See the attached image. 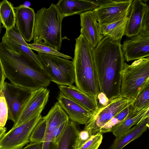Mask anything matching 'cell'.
Instances as JSON below:
<instances>
[{
  "label": "cell",
  "instance_id": "cell-1",
  "mask_svg": "<svg viewBox=\"0 0 149 149\" xmlns=\"http://www.w3.org/2000/svg\"><path fill=\"white\" fill-rule=\"evenodd\" d=\"M93 54L100 92L109 101L120 97L125 63L120 43L104 37L93 48Z\"/></svg>",
  "mask_w": 149,
  "mask_h": 149
},
{
  "label": "cell",
  "instance_id": "cell-2",
  "mask_svg": "<svg viewBox=\"0 0 149 149\" xmlns=\"http://www.w3.org/2000/svg\"><path fill=\"white\" fill-rule=\"evenodd\" d=\"M0 60L6 78L13 84L33 91L47 88L50 83L45 71L29 55L2 41L0 43Z\"/></svg>",
  "mask_w": 149,
  "mask_h": 149
},
{
  "label": "cell",
  "instance_id": "cell-3",
  "mask_svg": "<svg viewBox=\"0 0 149 149\" xmlns=\"http://www.w3.org/2000/svg\"><path fill=\"white\" fill-rule=\"evenodd\" d=\"M73 59L76 87L98 102L100 91L95 73L93 48L83 36L75 39Z\"/></svg>",
  "mask_w": 149,
  "mask_h": 149
},
{
  "label": "cell",
  "instance_id": "cell-4",
  "mask_svg": "<svg viewBox=\"0 0 149 149\" xmlns=\"http://www.w3.org/2000/svg\"><path fill=\"white\" fill-rule=\"evenodd\" d=\"M64 18L56 4L48 8L43 7L36 14L33 43L53 47L60 50L63 40L62 25Z\"/></svg>",
  "mask_w": 149,
  "mask_h": 149
},
{
  "label": "cell",
  "instance_id": "cell-5",
  "mask_svg": "<svg viewBox=\"0 0 149 149\" xmlns=\"http://www.w3.org/2000/svg\"><path fill=\"white\" fill-rule=\"evenodd\" d=\"M149 81V57L137 60L131 65L125 62L122 72L120 96L135 100Z\"/></svg>",
  "mask_w": 149,
  "mask_h": 149
},
{
  "label": "cell",
  "instance_id": "cell-6",
  "mask_svg": "<svg viewBox=\"0 0 149 149\" xmlns=\"http://www.w3.org/2000/svg\"><path fill=\"white\" fill-rule=\"evenodd\" d=\"M38 53L44 70L51 81L58 85H73L75 74L72 61L56 56Z\"/></svg>",
  "mask_w": 149,
  "mask_h": 149
},
{
  "label": "cell",
  "instance_id": "cell-7",
  "mask_svg": "<svg viewBox=\"0 0 149 149\" xmlns=\"http://www.w3.org/2000/svg\"><path fill=\"white\" fill-rule=\"evenodd\" d=\"M134 101L120 96L110 100L105 106L98 107L93 112L91 117L85 125L84 129L91 135L100 132L106 123Z\"/></svg>",
  "mask_w": 149,
  "mask_h": 149
},
{
  "label": "cell",
  "instance_id": "cell-8",
  "mask_svg": "<svg viewBox=\"0 0 149 149\" xmlns=\"http://www.w3.org/2000/svg\"><path fill=\"white\" fill-rule=\"evenodd\" d=\"M41 113L5 133L0 139V149H21L29 143L32 132L42 118Z\"/></svg>",
  "mask_w": 149,
  "mask_h": 149
},
{
  "label": "cell",
  "instance_id": "cell-9",
  "mask_svg": "<svg viewBox=\"0 0 149 149\" xmlns=\"http://www.w3.org/2000/svg\"><path fill=\"white\" fill-rule=\"evenodd\" d=\"M2 91L8 107V119L14 123L32 91L7 82H4Z\"/></svg>",
  "mask_w": 149,
  "mask_h": 149
},
{
  "label": "cell",
  "instance_id": "cell-10",
  "mask_svg": "<svg viewBox=\"0 0 149 149\" xmlns=\"http://www.w3.org/2000/svg\"><path fill=\"white\" fill-rule=\"evenodd\" d=\"M132 0H114L94 11L99 24H109L127 16Z\"/></svg>",
  "mask_w": 149,
  "mask_h": 149
},
{
  "label": "cell",
  "instance_id": "cell-11",
  "mask_svg": "<svg viewBox=\"0 0 149 149\" xmlns=\"http://www.w3.org/2000/svg\"><path fill=\"white\" fill-rule=\"evenodd\" d=\"M49 93V91L47 88L32 91L12 128L20 125L41 112L48 102Z\"/></svg>",
  "mask_w": 149,
  "mask_h": 149
},
{
  "label": "cell",
  "instance_id": "cell-12",
  "mask_svg": "<svg viewBox=\"0 0 149 149\" xmlns=\"http://www.w3.org/2000/svg\"><path fill=\"white\" fill-rule=\"evenodd\" d=\"M125 60L127 62L149 56V35L141 32L128 38L121 45Z\"/></svg>",
  "mask_w": 149,
  "mask_h": 149
},
{
  "label": "cell",
  "instance_id": "cell-13",
  "mask_svg": "<svg viewBox=\"0 0 149 149\" xmlns=\"http://www.w3.org/2000/svg\"><path fill=\"white\" fill-rule=\"evenodd\" d=\"M16 27L24 40L27 42L33 40L36 13L33 9L23 4L14 7Z\"/></svg>",
  "mask_w": 149,
  "mask_h": 149
},
{
  "label": "cell",
  "instance_id": "cell-14",
  "mask_svg": "<svg viewBox=\"0 0 149 149\" xmlns=\"http://www.w3.org/2000/svg\"><path fill=\"white\" fill-rule=\"evenodd\" d=\"M81 29L80 35L88 42L92 48L95 47L104 37L100 33L99 24L94 10L80 14Z\"/></svg>",
  "mask_w": 149,
  "mask_h": 149
},
{
  "label": "cell",
  "instance_id": "cell-15",
  "mask_svg": "<svg viewBox=\"0 0 149 149\" xmlns=\"http://www.w3.org/2000/svg\"><path fill=\"white\" fill-rule=\"evenodd\" d=\"M57 100L70 119L76 123L85 125L92 115L93 112L61 94H59Z\"/></svg>",
  "mask_w": 149,
  "mask_h": 149
},
{
  "label": "cell",
  "instance_id": "cell-16",
  "mask_svg": "<svg viewBox=\"0 0 149 149\" xmlns=\"http://www.w3.org/2000/svg\"><path fill=\"white\" fill-rule=\"evenodd\" d=\"M148 6L143 1L133 0L127 16L128 19L125 34L127 38L140 33L142 17Z\"/></svg>",
  "mask_w": 149,
  "mask_h": 149
},
{
  "label": "cell",
  "instance_id": "cell-17",
  "mask_svg": "<svg viewBox=\"0 0 149 149\" xmlns=\"http://www.w3.org/2000/svg\"><path fill=\"white\" fill-rule=\"evenodd\" d=\"M59 94L72 100L87 109L94 111L98 108V102L73 85H58Z\"/></svg>",
  "mask_w": 149,
  "mask_h": 149
},
{
  "label": "cell",
  "instance_id": "cell-18",
  "mask_svg": "<svg viewBox=\"0 0 149 149\" xmlns=\"http://www.w3.org/2000/svg\"><path fill=\"white\" fill-rule=\"evenodd\" d=\"M56 5L64 18L93 10L97 8L90 0H61Z\"/></svg>",
  "mask_w": 149,
  "mask_h": 149
},
{
  "label": "cell",
  "instance_id": "cell-19",
  "mask_svg": "<svg viewBox=\"0 0 149 149\" xmlns=\"http://www.w3.org/2000/svg\"><path fill=\"white\" fill-rule=\"evenodd\" d=\"M149 117L136 124L121 134L116 137L109 149H122L131 141L137 139L149 127Z\"/></svg>",
  "mask_w": 149,
  "mask_h": 149
},
{
  "label": "cell",
  "instance_id": "cell-20",
  "mask_svg": "<svg viewBox=\"0 0 149 149\" xmlns=\"http://www.w3.org/2000/svg\"><path fill=\"white\" fill-rule=\"evenodd\" d=\"M79 131L76 123L69 119L58 141L56 149H76Z\"/></svg>",
  "mask_w": 149,
  "mask_h": 149
},
{
  "label": "cell",
  "instance_id": "cell-21",
  "mask_svg": "<svg viewBox=\"0 0 149 149\" xmlns=\"http://www.w3.org/2000/svg\"><path fill=\"white\" fill-rule=\"evenodd\" d=\"M128 19L127 16L118 21L109 24H99L101 34L109 38L112 40L120 43L125 35Z\"/></svg>",
  "mask_w": 149,
  "mask_h": 149
},
{
  "label": "cell",
  "instance_id": "cell-22",
  "mask_svg": "<svg viewBox=\"0 0 149 149\" xmlns=\"http://www.w3.org/2000/svg\"><path fill=\"white\" fill-rule=\"evenodd\" d=\"M44 117L46 122V133H51L56 128L69 119L58 102Z\"/></svg>",
  "mask_w": 149,
  "mask_h": 149
},
{
  "label": "cell",
  "instance_id": "cell-23",
  "mask_svg": "<svg viewBox=\"0 0 149 149\" xmlns=\"http://www.w3.org/2000/svg\"><path fill=\"white\" fill-rule=\"evenodd\" d=\"M148 110L149 108L139 111H136L135 108L125 120L114 127L111 130L115 137H117L130 129L134 125L137 124Z\"/></svg>",
  "mask_w": 149,
  "mask_h": 149
},
{
  "label": "cell",
  "instance_id": "cell-24",
  "mask_svg": "<svg viewBox=\"0 0 149 149\" xmlns=\"http://www.w3.org/2000/svg\"><path fill=\"white\" fill-rule=\"evenodd\" d=\"M0 21L2 27L6 30L12 29L15 26V14L13 4L7 0L0 2Z\"/></svg>",
  "mask_w": 149,
  "mask_h": 149
},
{
  "label": "cell",
  "instance_id": "cell-25",
  "mask_svg": "<svg viewBox=\"0 0 149 149\" xmlns=\"http://www.w3.org/2000/svg\"><path fill=\"white\" fill-rule=\"evenodd\" d=\"M136 111L149 108V81L140 91L134 102Z\"/></svg>",
  "mask_w": 149,
  "mask_h": 149
},
{
  "label": "cell",
  "instance_id": "cell-26",
  "mask_svg": "<svg viewBox=\"0 0 149 149\" xmlns=\"http://www.w3.org/2000/svg\"><path fill=\"white\" fill-rule=\"evenodd\" d=\"M46 122L44 117L40 120L29 138L30 143L42 142L46 132Z\"/></svg>",
  "mask_w": 149,
  "mask_h": 149
},
{
  "label": "cell",
  "instance_id": "cell-27",
  "mask_svg": "<svg viewBox=\"0 0 149 149\" xmlns=\"http://www.w3.org/2000/svg\"><path fill=\"white\" fill-rule=\"evenodd\" d=\"M31 49L36 51L38 53L58 56L68 59H72V57L62 53L54 48L45 45L34 43L28 44Z\"/></svg>",
  "mask_w": 149,
  "mask_h": 149
},
{
  "label": "cell",
  "instance_id": "cell-28",
  "mask_svg": "<svg viewBox=\"0 0 149 149\" xmlns=\"http://www.w3.org/2000/svg\"><path fill=\"white\" fill-rule=\"evenodd\" d=\"M103 139L102 133L100 132L92 135L84 144L76 149H98Z\"/></svg>",
  "mask_w": 149,
  "mask_h": 149
},
{
  "label": "cell",
  "instance_id": "cell-29",
  "mask_svg": "<svg viewBox=\"0 0 149 149\" xmlns=\"http://www.w3.org/2000/svg\"><path fill=\"white\" fill-rule=\"evenodd\" d=\"M8 109L5 98L0 88V127H4L8 119Z\"/></svg>",
  "mask_w": 149,
  "mask_h": 149
},
{
  "label": "cell",
  "instance_id": "cell-30",
  "mask_svg": "<svg viewBox=\"0 0 149 149\" xmlns=\"http://www.w3.org/2000/svg\"><path fill=\"white\" fill-rule=\"evenodd\" d=\"M70 119L56 128L51 133V141L57 143Z\"/></svg>",
  "mask_w": 149,
  "mask_h": 149
},
{
  "label": "cell",
  "instance_id": "cell-31",
  "mask_svg": "<svg viewBox=\"0 0 149 149\" xmlns=\"http://www.w3.org/2000/svg\"><path fill=\"white\" fill-rule=\"evenodd\" d=\"M141 32L149 35V5L147 7L142 17L141 22Z\"/></svg>",
  "mask_w": 149,
  "mask_h": 149
},
{
  "label": "cell",
  "instance_id": "cell-32",
  "mask_svg": "<svg viewBox=\"0 0 149 149\" xmlns=\"http://www.w3.org/2000/svg\"><path fill=\"white\" fill-rule=\"evenodd\" d=\"M92 136L88 131L84 129L79 131L77 137L76 148L84 144L91 138Z\"/></svg>",
  "mask_w": 149,
  "mask_h": 149
},
{
  "label": "cell",
  "instance_id": "cell-33",
  "mask_svg": "<svg viewBox=\"0 0 149 149\" xmlns=\"http://www.w3.org/2000/svg\"><path fill=\"white\" fill-rule=\"evenodd\" d=\"M98 107L104 106L108 104L109 100L105 94L102 92H100L97 95Z\"/></svg>",
  "mask_w": 149,
  "mask_h": 149
},
{
  "label": "cell",
  "instance_id": "cell-34",
  "mask_svg": "<svg viewBox=\"0 0 149 149\" xmlns=\"http://www.w3.org/2000/svg\"><path fill=\"white\" fill-rule=\"evenodd\" d=\"M43 142L30 143L21 149H42Z\"/></svg>",
  "mask_w": 149,
  "mask_h": 149
},
{
  "label": "cell",
  "instance_id": "cell-35",
  "mask_svg": "<svg viewBox=\"0 0 149 149\" xmlns=\"http://www.w3.org/2000/svg\"><path fill=\"white\" fill-rule=\"evenodd\" d=\"M6 78L3 66L0 60V88L2 87Z\"/></svg>",
  "mask_w": 149,
  "mask_h": 149
},
{
  "label": "cell",
  "instance_id": "cell-36",
  "mask_svg": "<svg viewBox=\"0 0 149 149\" xmlns=\"http://www.w3.org/2000/svg\"><path fill=\"white\" fill-rule=\"evenodd\" d=\"M112 1V0H98L91 1L97 8L104 4L111 2Z\"/></svg>",
  "mask_w": 149,
  "mask_h": 149
},
{
  "label": "cell",
  "instance_id": "cell-37",
  "mask_svg": "<svg viewBox=\"0 0 149 149\" xmlns=\"http://www.w3.org/2000/svg\"><path fill=\"white\" fill-rule=\"evenodd\" d=\"M6 128L5 127H0V139L6 133Z\"/></svg>",
  "mask_w": 149,
  "mask_h": 149
},
{
  "label": "cell",
  "instance_id": "cell-38",
  "mask_svg": "<svg viewBox=\"0 0 149 149\" xmlns=\"http://www.w3.org/2000/svg\"><path fill=\"white\" fill-rule=\"evenodd\" d=\"M1 21H0V34L1 33Z\"/></svg>",
  "mask_w": 149,
  "mask_h": 149
},
{
  "label": "cell",
  "instance_id": "cell-39",
  "mask_svg": "<svg viewBox=\"0 0 149 149\" xmlns=\"http://www.w3.org/2000/svg\"></svg>",
  "mask_w": 149,
  "mask_h": 149
},
{
  "label": "cell",
  "instance_id": "cell-40",
  "mask_svg": "<svg viewBox=\"0 0 149 149\" xmlns=\"http://www.w3.org/2000/svg\"></svg>",
  "mask_w": 149,
  "mask_h": 149
}]
</instances>
